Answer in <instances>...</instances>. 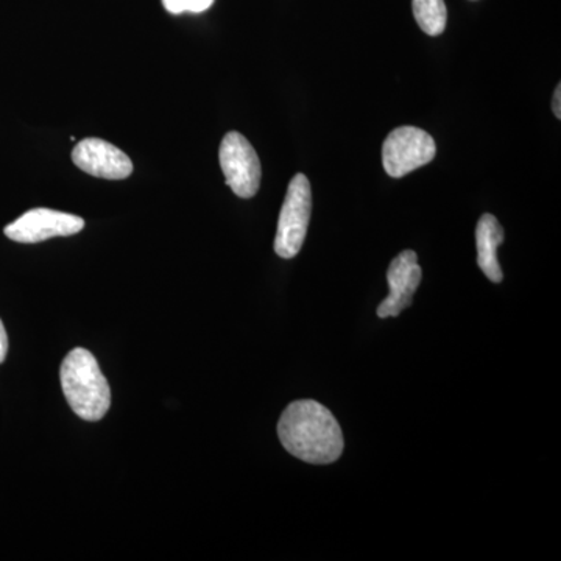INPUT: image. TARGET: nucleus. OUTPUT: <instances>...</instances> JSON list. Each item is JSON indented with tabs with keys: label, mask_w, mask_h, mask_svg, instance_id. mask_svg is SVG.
<instances>
[{
	"label": "nucleus",
	"mask_w": 561,
	"mask_h": 561,
	"mask_svg": "<svg viewBox=\"0 0 561 561\" xmlns=\"http://www.w3.org/2000/svg\"><path fill=\"white\" fill-rule=\"evenodd\" d=\"M279 440L284 449L306 463L330 465L342 456L345 442L341 424L320 402H291L280 415Z\"/></svg>",
	"instance_id": "obj_1"
},
{
	"label": "nucleus",
	"mask_w": 561,
	"mask_h": 561,
	"mask_svg": "<svg viewBox=\"0 0 561 561\" xmlns=\"http://www.w3.org/2000/svg\"><path fill=\"white\" fill-rule=\"evenodd\" d=\"M60 379L66 401L79 419L99 421L110 411V383L90 351H70L62 360Z\"/></svg>",
	"instance_id": "obj_2"
},
{
	"label": "nucleus",
	"mask_w": 561,
	"mask_h": 561,
	"mask_svg": "<svg viewBox=\"0 0 561 561\" xmlns=\"http://www.w3.org/2000/svg\"><path fill=\"white\" fill-rule=\"evenodd\" d=\"M312 214V190L308 176L302 173L291 179L286 198L280 208L275 251L284 260H291L300 253L309 220Z\"/></svg>",
	"instance_id": "obj_3"
},
{
	"label": "nucleus",
	"mask_w": 561,
	"mask_h": 561,
	"mask_svg": "<svg viewBox=\"0 0 561 561\" xmlns=\"http://www.w3.org/2000/svg\"><path fill=\"white\" fill-rule=\"evenodd\" d=\"M437 146L430 133L416 127H400L387 136L382 146V164L391 179H402L416 169L430 164Z\"/></svg>",
	"instance_id": "obj_4"
},
{
	"label": "nucleus",
	"mask_w": 561,
	"mask_h": 561,
	"mask_svg": "<svg viewBox=\"0 0 561 561\" xmlns=\"http://www.w3.org/2000/svg\"><path fill=\"white\" fill-rule=\"evenodd\" d=\"M220 168L225 181L238 197L251 198L261 186L262 169L256 150L239 131L225 136L219 150Z\"/></svg>",
	"instance_id": "obj_5"
},
{
	"label": "nucleus",
	"mask_w": 561,
	"mask_h": 561,
	"mask_svg": "<svg viewBox=\"0 0 561 561\" xmlns=\"http://www.w3.org/2000/svg\"><path fill=\"white\" fill-rule=\"evenodd\" d=\"M84 220L60 210L36 208L28 210L20 219L5 228L7 238L20 243H38L51 238H68L79 234Z\"/></svg>",
	"instance_id": "obj_6"
},
{
	"label": "nucleus",
	"mask_w": 561,
	"mask_h": 561,
	"mask_svg": "<svg viewBox=\"0 0 561 561\" xmlns=\"http://www.w3.org/2000/svg\"><path fill=\"white\" fill-rule=\"evenodd\" d=\"M72 161L80 171L98 179L125 180L133 173V162L128 154L98 138L80 140L72 151Z\"/></svg>",
	"instance_id": "obj_7"
},
{
	"label": "nucleus",
	"mask_w": 561,
	"mask_h": 561,
	"mask_svg": "<svg viewBox=\"0 0 561 561\" xmlns=\"http://www.w3.org/2000/svg\"><path fill=\"white\" fill-rule=\"evenodd\" d=\"M421 267L415 251L405 250L391 261L387 272L390 294L379 305L378 316L381 319L398 317L405 309L411 308L413 295L421 284Z\"/></svg>",
	"instance_id": "obj_8"
},
{
	"label": "nucleus",
	"mask_w": 561,
	"mask_h": 561,
	"mask_svg": "<svg viewBox=\"0 0 561 561\" xmlns=\"http://www.w3.org/2000/svg\"><path fill=\"white\" fill-rule=\"evenodd\" d=\"M504 228L501 227L496 217L491 216V214H483L478 228H476L478 265L491 283H501L504 278L500 261H497V249L504 242Z\"/></svg>",
	"instance_id": "obj_9"
},
{
	"label": "nucleus",
	"mask_w": 561,
	"mask_h": 561,
	"mask_svg": "<svg viewBox=\"0 0 561 561\" xmlns=\"http://www.w3.org/2000/svg\"><path fill=\"white\" fill-rule=\"evenodd\" d=\"M412 9L421 31L431 36H438L445 32L448 20L445 0H413Z\"/></svg>",
	"instance_id": "obj_10"
},
{
	"label": "nucleus",
	"mask_w": 561,
	"mask_h": 561,
	"mask_svg": "<svg viewBox=\"0 0 561 561\" xmlns=\"http://www.w3.org/2000/svg\"><path fill=\"white\" fill-rule=\"evenodd\" d=\"M214 0H162L164 9L172 14L186 13H203L213 7Z\"/></svg>",
	"instance_id": "obj_11"
},
{
	"label": "nucleus",
	"mask_w": 561,
	"mask_h": 561,
	"mask_svg": "<svg viewBox=\"0 0 561 561\" xmlns=\"http://www.w3.org/2000/svg\"><path fill=\"white\" fill-rule=\"evenodd\" d=\"M7 353H9V337H7L5 327L0 320V364L5 360Z\"/></svg>",
	"instance_id": "obj_12"
},
{
	"label": "nucleus",
	"mask_w": 561,
	"mask_h": 561,
	"mask_svg": "<svg viewBox=\"0 0 561 561\" xmlns=\"http://www.w3.org/2000/svg\"><path fill=\"white\" fill-rule=\"evenodd\" d=\"M560 98H561V88L559 84V87H557L556 94H553V105H552V110H553V113H556L557 119H561Z\"/></svg>",
	"instance_id": "obj_13"
}]
</instances>
